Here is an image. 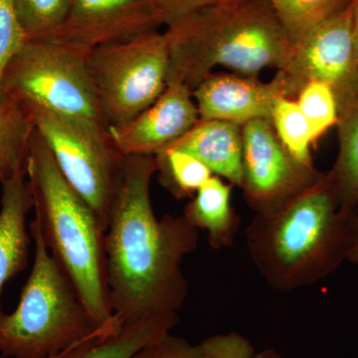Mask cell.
<instances>
[{
	"instance_id": "obj_1",
	"label": "cell",
	"mask_w": 358,
	"mask_h": 358,
	"mask_svg": "<svg viewBox=\"0 0 358 358\" xmlns=\"http://www.w3.org/2000/svg\"><path fill=\"white\" fill-rule=\"evenodd\" d=\"M157 171L152 155L124 157L103 237L110 307L124 324L178 322L187 298L181 266L197 248L199 233L183 215L157 218L150 199V181Z\"/></svg>"
},
{
	"instance_id": "obj_2",
	"label": "cell",
	"mask_w": 358,
	"mask_h": 358,
	"mask_svg": "<svg viewBox=\"0 0 358 358\" xmlns=\"http://www.w3.org/2000/svg\"><path fill=\"white\" fill-rule=\"evenodd\" d=\"M357 209L339 203L329 171L280 208L256 214L246 229V243L268 287L287 293L336 272L350 258Z\"/></svg>"
},
{
	"instance_id": "obj_3",
	"label": "cell",
	"mask_w": 358,
	"mask_h": 358,
	"mask_svg": "<svg viewBox=\"0 0 358 358\" xmlns=\"http://www.w3.org/2000/svg\"><path fill=\"white\" fill-rule=\"evenodd\" d=\"M166 85L192 91L224 67L247 77L282 70L294 50L268 0H218L169 26Z\"/></svg>"
},
{
	"instance_id": "obj_4",
	"label": "cell",
	"mask_w": 358,
	"mask_h": 358,
	"mask_svg": "<svg viewBox=\"0 0 358 358\" xmlns=\"http://www.w3.org/2000/svg\"><path fill=\"white\" fill-rule=\"evenodd\" d=\"M26 178L40 232L51 255L69 278L96 326L115 317L106 278L105 231L95 212L69 185L50 148L35 129Z\"/></svg>"
},
{
	"instance_id": "obj_5",
	"label": "cell",
	"mask_w": 358,
	"mask_h": 358,
	"mask_svg": "<svg viewBox=\"0 0 358 358\" xmlns=\"http://www.w3.org/2000/svg\"><path fill=\"white\" fill-rule=\"evenodd\" d=\"M29 229L34 242L31 272L15 310H0V353L6 358H54L100 327L51 255L34 219Z\"/></svg>"
},
{
	"instance_id": "obj_6",
	"label": "cell",
	"mask_w": 358,
	"mask_h": 358,
	"mask_svg": "<svg viewBox=\"0 0 358 358\" xmlns=\"http://www.w3.org/2000/svg\"><path fill=\"white\" fill-rule=\"evenodd\" d=\"M90 53L59 40L27 39L4 71L2 93L23 105L107 128L90 71Z\"/></svg>"
},
{
	"instance_id": "obj_7",
	"label": "cell",
	"mask_w": 358,
	"mask_h": 358,
	"mask_svg": "<svg viewBox=\"0 0 358 358\" xmlns=\"http://www.w3.org/2000/svg\"><path fill=\"white\" fill-rule=\"evenodd\" d=\"M23 106L50 148L63 176L95 212L106 232L124 159L110 140L108 129L38 106Z\"/></svg>"
},
{
	"instance_id": "obj_8",
	"label": "cell",
	"mask_w": 358,
	"mask_h": 358,
	"mask_svg": "<svg viewBox=\"0 0 358 358\" xmlns=\"http://www.w3.org/2000/svg\"><path fill=\"white\" fill-rule=\"evenodd\" d=\"M169 65L166 32L150 31L91 51L90 71L107 128L131 121L159 98Z\"/></svg>"
},
{
	"instance_id": "obj_9",
	"label": "cell",
	"mask_w": 358,
	"mask_h": 358,
	"mask_svg": "<svg viewBox=\"0 0 358 358\" xmlns=\"http://www.w3.org/2000/svg\"><path fill=\"white\" fill-rule=\"evenodd\" d=\"M242 169L245 200L256 214L280 208L305 192L322 176L313 166L289 154L268 120H255L242 127Z\"/></svg>"
},
{
	"instance_id": "obj_10",
	"label": "cell",
	"mask_w": 358,
	"mask_h": 358,
	"mask_svg": "<svg viewBox=\"0 0 358 358\" xmlns=\"http://www.w3.org/2000/svg\"><path fill=\"white\" fill-rule=\"evenodd\" d=\"M282 71L289 98L317 81L333 90L339 112L358 100V63L352 40V4L308 33Z\"/></svg>"
},
{
	"instance_id": "obj_11",
	"label": "cell",
	"mask_w": 358,
	"mask_h": 358,
	"mask_svg": "<svg viewBox=\"0 0 358 358\" xmlns=\"http://www.w3.org/2000/svg\"><path fill=\"white\" fill-rule=\"evenodd\" d=\"M159 25L147 0H73L64 22L42 38L92 51L102 45L155 31Z\"/></svg>"
},
{
	"instance_id": "obj_12",
	"label": "cell",
	"mask_w": 358,
	"mask_h": 358,
	"mask_svg": "<svg viewBox=\"0 0 358 358\" xmlns=\"http://www.w3.org/2000/svg\"><path fill=\"white\" fill-rule=\"evenodd\" d=\"M199 120L192 90L185 84H169L150 107L126 124L109 127L108 133L124 157H155L182 138Z\"/></svg>"
},
{
	"instance_id": "obj_13",
	"label": "cell",
	"mask_w": 358,
	"mask_h": 358,
	"mask_svg": "<svg viewBox=\"0 0 358 358\" xmlns=\"http://www.w3.org/2000/svg\"><path fill=\"white\" fill-rule=\"evenodd\" d=\"M192 95L200 120H220L240 127L255 120L271 121L275 102L289 98L282 71L270 82L236 73H211Z\"/></svg>"
},
{
	"instance_id": "obj_14",
	"label": "cell",
	"mask_w": 358,
	"mask_h": 358,
	"mask_svg": "<svg viewBox=\"0 0 358 358\" xmlns=\"http://www.w3.org/2000/svg\"><path fill=\"white\" fill-rule=\"evenodd\" d=\"M0 200V298L9 280L26 268L30 236L26 226L33 200L25 171L1 182Z\"/></svg>"
},
{
	"instance_id": "obj_15",
	"label": "cell",
	"mask_w": 358,
	"mask_h": 358,
	"mask_svg": "<svg viewBox=\"0 0 358 358\" xmlns=\"http://www.w3.org/2000/svg\"><path fill=\"white\" fill-rule=\"evenodd\" d=\"M193 155L212 173L241 187L243 180L242 127L220 120H199L171 147ZM166 150V148H164Z\"/></svg>"
},
{
	"instance_id": "obj_16",
	"label": "cell",
	"mask_w": 358,
	"mask_h": 358,
	"mask_svg": "<svg viewBox=\"0 0 358 358\" xmlns=\"http://www.w3.org/2000/svg\"><path fill=\"white\" fill-rule=\"evenodd\" d=\"M232 185L212 176L188 202L183 216L197 230L206 231L211 248H230L241 219L231 205Z\"/></svg>"
},
{
	"instance_id": "obj_17",
	"label": "cell",
	"mask_w": 358,
	"mask_h": 358,
	"mask_svg": "<svg viewBox=\"0 0 358 358\" xmlns=\"http://www.w3.org/2000/svg\"><path fill=\"white\" fill-rule=\"evenodd\" d=\"M35 124L22 103L4 96L0 102V183L26 169Z\"/></svg>"
},
{
	"instance_id": "obj_18",
	"label": "cell",
	"mask_w": 358,
	"mask_h": 358,
	"mask_svg": "<svg viewBox=\"0 0 358 358\" xmlns=\"http://www.w3.org/2000/svg\"><path fill=\"white\" fill-rule=\"evenodd\" d=\"M178 324L173 320H148L124 324L109 336L93 339L69 358H133L148 343L171 333Z\"/></svg>"
},
{
	"instance_id": "obj_19",
	"label": "cell",
	"mask_w": 358,
	"mask_h": 358,
	"mask_svg": "<svg viewBox=\"0 0 358 358\" xmlns=\"http://www.w3.org/2000/svg\"><path fill=\"white\" fill-rule=\"evenodd\" d=\"M339 150L331 173L339 199L345 209L358 207V100L339 112Z\"/></svg>"
},
{
	"instance_id": "obj_20",
	"label": "cell",
	"mask_w": 358,
	"mask_h": 358,
	"mask_svg": "<svg viewBox=\"0 0 358 358\" xmlns=\"http://www.w3.org/2000/svg\"><path fill=\"white\" fill-rule=\"evenodd\" d=\"M296 46L313 29L350 6L348 0H268Z\"/></svg>"
},
{
	"instance_id": "obj_21",
	"label": "cell",
	"mask_w": 358,
	"mask_h": 358,
	"mask_svg": "<svg viewBox=\"0 0 358 358\" xmlns=\"http://www.w3.org/2000/svg\"><path fill=\"white\" fill-rule=\"evenodd\" d=\"M155 157L160 183L178 199L194 196L213 176L203 162L178 148H166Z\"/></svg>"
},
{
	"instance_id": "obj_22",
	"label": "cell",
	"mask_w": 358,
	"mask_h": 358,
	"mask_svg": "<svg viewBox=\"0 0 358 358\" xmlns=\"http://www.w3.org/2000/svg\"><path fill=\"white\" fill-rule=\"evenodd\" d=\"M271 122L289 154L301 164L313 166L310 145L315 138L296 101L289 98L279 99L273 109Z\"/></svg>"
},
{
	"instance_id": "obj_23",
	"label": "cell",
	"mask_w": 358,
	"mask_h": 358,
	"mask_svg": "<svg viewBox=\"0 0 358 358\" xmlns=\"http://www.w3.org/2000/svg\"><path fill=\"white\" fill-rule=\"evenodd\" d=\"M73 0H13L27 39L47 36L64 22Z\"/></svg>"
},
{
	"instance_id": "obj_24",
	"label": "cell",
	"mask_w": 358,
	"mask_h": 358,
	"mask_svg": "<svg viewBox=\"0 0 358 358\" xmlns=\"http://www.w3.org/2000/svg\"><path fill=\"white\" fill-rule=\"evenodd\" d=\"M296 102L312 128L315 140L338 124L339 108L333 90L322 82L303 85Z\"/></svg>"
},
{
	"instance_id": "obj_25",
	"label": "cell",
	"mask_w": 358,
	"mask_h": 358,
	"mask_svg": "<svg viewBox=\"0 0 358 358\" xmlns=\"http://www.w3.org/2000/svg\"><path fill=\"white\" fill-rule=\"evenodd\" d=\"M26 40L27 37L16 15L13 0H0V102L4 99L1 88L4 71Z\"/></svg>"
},
{
	"instance_id": "obj_26",
	"label": "cell",
	"mask_w": 358,
	"mask_h": 358,
	"mask_svg": "<svg viewBox=\"0 0 358 358\" xmlns=\"http://www.w3.org/2000/svg\"><path fill=\"white\" fill-rule=\"evenodd\" d=\"M133 358H205L201 345H192L189 341L171 333L148 343Z\"/></svg>"
},
{
	"instance_id": "obj_27",
	"label": "cell",
	"mask_w": 358,
	"mask_h": 358,
	"mask_svg": "<svg viewBox=\"0 0 358 358\" xmlns=\"http://www.w3.org/2000/svg\"><path fill=\"white\" fill-rule=\"evenodd\" d=\"M200 345L205 358H253L256 353L248 339L237 333L215 334Z\"/></svg>"
},
{
	"instance_id": "obj_28",
	"label": "cell",
	"mask_w": 358,
	"mask_h": 358,
	"mask_svg": "<svg viewBox=\"0 0 358 358\" xmlns=\"http://www.w3.org/2000/svg\"><path fill=\"white\" fill-rule=\"evenodd\" d=\"M147 1L152 6L160 25L164 24L169 27L218 0H147Z\"/></svg>"
},
{
	"instance_id": "obj_29",
	"label": "cell",
	"mask_w": 358,
	"mask_h": 358,
	"mask_svg": "<svg viewBox=\"0 0 358 358\" xmlns=\"http://www.w3.org/2000/svg\"><path fill=\"white\" fill-rule=\"evenodd\" d=\"M114 331V326L112 324H107L105 326H102L99 327L96 331H94L91 336H89L88 338H85L84 341H82L81 343H78V345L73 346V348H69V350H66V352L61 353L60 355L54 358H69L71 355H74L75 352H77L79 348H81L82 346L86 345V343H90V341H93V339L102 338V336H108V334H112ZM0 358H6L3 357H0Z\"/></svg>"
},
{
	"instance_id": "obj_30",
	"label": "cell",
	"mask_w": 358,
	"mask_h": 358,
	"mask_svg": "<svg viewBox=\"0 0 358 358\" xmlns=\"http://www.w3.org/2000/svg\"><path fill=\"white\" fill-rule=\"evenodd\" d=\"M352 40L358 63V2L352 4Z\"/></svg>"
},
{
	"instance_id": "obj_31",
	"label": "cell",
	"mask_w": 358,
	"mask_h": 358,
	"mask_svg": "<svg viewBox=\"0 0 358 358\" xmlns=\"http://www.w3.org/2000/svg\"><path fill=\"white\" fill-rule=\"evenodd\" d=\"M348 261L350 262L358 264V207L357 209V215H355V243L352 252H350V258Z\"/></svg>"
},
{
	"instance_id": "obj_32",
	"label": "cell",
	"mask_w": 358,
	"mask_h": 358,
	"mask_svg": "<svg viewBox=\"0 0 358 358\" xmlns=\"http://www.w3.org/2000/svg\"><path fill=\"white\" fill-rule=\"evenodd\" d=\"M253 358H288L282 357L279 352L274 350H266L261 352L255 353Z\"/></svg>"
},
{
	"instance_id": "obj_33",
	"label": "cell",
	"mask_w": 358,
	"mask_h": 358,
	"mask_svg": "<svg viewBox=\"0 0 358 358\" xmlns=\"http://www.w3.org/2000/svg\"><path fill=\"white\" fill-rule=\"evenodd\" d=\"M352 4L357 3L358 0H348Z\"/></svg>"
}]
</instances>
